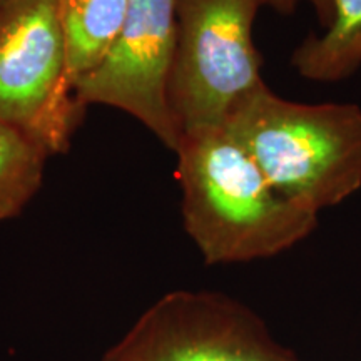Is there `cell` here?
<instances>
[{"instance_id":"2","label":"cell","mask_w":361,"mask_h":361,"mask_svg":"<svg viewBox=\"0 0 361 361\" xmlns=\"http://www.w3.org/2000/svg\"><path fill=\"white\" fill-rule=\"evenodd\" d=\"M223 128L250 152L268 180L319 214L361 189V106L284 99L263 84Z\"/></svg>"},{"instance_id":"9","label":"cell","mask_w":361,"mask_h":361,"mask_svg":"<svg viewBox=\"0 0 361 361\" xmlns=\"http://www.w3.org/2000/svg\"><path fill=\"white\" fill-rule=\"evenodd\" d=\"M47 156L34 135L0 121V221L16 218L35 196Z\"/></svg>"},{"instance_id":"3","label":"cell","mask_w":361,"mask_h":361,"mask_svg":"<svg viewBox=\"0 0 361 361\" xmlns=\"http://www.w3.org/2000/svg\"><path fill=\"white\" fill-rule=\"evenodd\" d=\"M261 7L264 0H178L168 94L180 137L223 126L266 84L252 37Z\"/></svg>"},{"instance_id":"5","label":"cell","mask_w":361,"mask_h":361,"mask_svg":"<svg viewBox=\"0 0 361 361\" xmlns=\"http://www.w3.org/2000/svg\"><path fill=\"white\" fill-rule=\"evenodd\" d=\"M101 361H296L263 319L214 291H171Z\"/></svg>"},{"instance_id":"10","label":"cell","mask_w":361,"mask_h":361,"mask_svg":"<svg viewBox=\"0 0 361 361\" xmlns=\"http://www.w3.org/2000/svg\"><path fill=\"white\" fill-rule=\"evenodd\" d=\"M310 6L313 8L316 19H318L322 29L328 27L329 22H331L333 17V7H335V0H264V6L273 8L274 12L284 13V16H290V13H295L298 7Z\"/></svg>"},{"instance_id":"6","label":"cell","mask_w":361,"mask_h":361,"mask_svg":"<svg viewBox=\"0 0 361 361\" xmlns=\"http://www.w3.org/2000/svg\"><path fill=\"white\" fill-rule=\"evenodd\" d=\"M178 0H129L128 13L104 61L75 85V102L128 112L176 151L180 134L169 107Z\"/></svg>"},{"instance_id":"8","label":"cell","mask_w":361,"mask_h":361,"mask_svg":"<svg viewBox=\"0 0 361 361\" xmlns=\"http://www.w3.org/2000/svg\"><path fill=\"white\" fill-rule=\"evenodd\" d=\"M290 64L311 82H341L356 74L361 67V0H335L331 22L293 49Z\"/></svg>"},{"instance_id":"7","label":"cell","mask_w":361,"mask_h":361,"mask_svg":"<svg viewBox=\"0 0 361 361\" xmlns=\"http://www.w3.org/2000/svg\"><path fill=\"white\" fill-rule=\"evenodd\" d=\"M128 6L129 0H57L66 79L72 92L109 54Z\"/></svg>"},{"instance_id":"11","label":"cell","mask_w":361,"mask_h":361,"mask_svg":"<svg viewBox=\"0 0 361 361\" xmlns=\"http://www.w3.org/2000/svg\"><path fill=\"white\" fill-rule=\"evenodd\" d=\"M2 2H7V0H0V4H2Z\"/></svg>"},{"instance_id":"1","label":"cell","mask_w":361,"mask_h":361,"mask_svg":"<svg viewBox=\"0 0 361 361\" xmlns=\"http://www.w3.org/2000/svg\"><path fill=\"white\" fill-rule=\"evenodd\" d=\"M174 152L184 229L206 264L271 258L318 226L319 214L279 192L223 126L184 134Z\"/></svg>"},{"instance_id":"4","label":"cell","mask_w":361,"mask_h":361,"mask_svg":"<svg viewBox=\"0 0 361 361\" xmlns=\"http://www.w3.org/2000/svg\"><path fill=\"white\" fill-rule=\"evenodd\" d=\"M66 79L57 0L0 4V121L64 151L79 114Z\"/></svg>"}]
</instances>
